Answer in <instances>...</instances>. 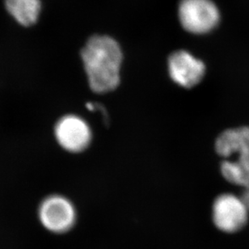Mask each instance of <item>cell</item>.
<instances>
[{"instance_id": "cell-1", "label": "cell", "mask_w": 249, "mask_h": 249, "mask_svg": "<svg viewBox=\"0 0 249 249\" xmlns=\"http://www.w3.org/2000/svg\"><path fill=\"white\" fill-rule=\"evenodd\" d=\"M89 87L96 93H107L120 84L123 51L108 36H92L81 51Z\"/></svg>"}, {"instance_id": "cell-2", "label": "cell", "mask_w": 249, "mask_h": 249, "mask_svg": "<svg viewBox=\"0 0 249 249\" xmlns=\"http://www.w3.org/2000/svg\"><path fill=\"white\" fill-rule=\"evenodd\" d=\"M38 217L46 230L55 234H63L74 227L76 222V210L66 196L53 194L41 201Z\"/></svg>"}, {"instance_id": "cell-3", "label": "cell", "mask_w": 249, "mask_h": 249, "mask_svg": "<svg viewBox=\"0 0 249 249\" xmlns=\"http://www.w3.org/2000/svg\"><path fill=\"white\" fill-rule=\"evenodd\" d=\"M249 208L244 199L231 194H223L216 197L212 206V220L218 230L235 233L248 222Z\"/></svg>"}, {"instance_id": "cell-4", "label": "cell", "mask_w": 249, "mask_h": 249, "mask_svg": "<svg viewBox=\"0 0 249 249\" xmlns=\"http://www.w3.org/2000/svg\"><path fill=\"white\" fill-rule=\"evenodd\" d=\"M179 17L187 31L205 34L217 25L219 12L211 0H181Z\"/></svg>"}, {"instance_id": "cell-5", "label": "cell", "mask_w": 249, "mask_h": 249, "mask_svg": "<svg viewBox=\"0 0 249 249\" xmlns=\"http://www.w3.org/2000/svg\"><path fill=\"white\" fill-rule=\"evenodd\" d=\"M54 137L65 151L80 153L91 144L92 132L84 118L75 114H68L62 117L56 123Z\"/></svg>"}, {"instance_id": "cell-6", "label": "cell", "mask_w": 249, "mask_h": 249, "mask_svg": "<svg viewBox=\"0 0 249 249\" xmlns=\"http://www.w3.org/2000/svg\"><path fill=\"white\" fill-rule=\"evenodd\" d=\"M168 68L171 79L185 89L196 86L206 73L204 62L185 51L172 53L168 58Z\"/></svg>"}, {"instance_id": "cell-7", "label": "cell", "mask_w": 249, "mask_h": 249, "mask_svg": "<svg viewBox=\"0 0 249 249\" xmlns=\"http://www.w3.org/2000/svg\"><path fill=\"white\" fill-rule=\"evenodd\" d=\"M215 150L223 158L235 155V162L249 170V126L238 127L222 132L215 142Z\"/></svg>"}, {"instance_id": "cell-8", "label": "cell", "mask_w": 249, "mask_h": 249, "mask_svg": "<svg viewBox=\"0 0 249 249\" xmlns=\"http://www.w3.org/2000/svg\"><path fill=\"white\" fill-rule=\"evenodd\" d=\"M7 12L22 26L36 24L41 12V0H4Z\"/></svg>"}, {"instance_id": "cell-9", "label": "cell", "mask_w": 249, "mask_h": 249, "mask_svg": "<svg viewBox=\"0 0 249 249\" xmlns=\"http://www.w3.org/2000/svg\"><path fill=\"white\" fill-rule=\"evenodd\" d=\"M222 176L228 182L233 185L244 187L247 189L249 186V170L234 160H225L220 164Z\"/></svg>"}, {"instance_id": "cell-10", "label": "cell", "mask_w": 249, "mask_h": 249, "mask_svg": "<svg viewBox=\"0 0 249 249\" xmlns=\"http://www.w3.org/2000/svg\"><path fill=\"white\" fill-rule=\"evenodd\" d=\"M242 198L244 199L245 204L247 205L248 208H249V191L245 190V193L243 194Z\"/></svg>"}]
</instances>
